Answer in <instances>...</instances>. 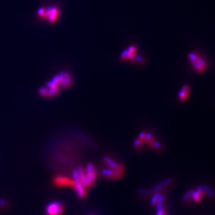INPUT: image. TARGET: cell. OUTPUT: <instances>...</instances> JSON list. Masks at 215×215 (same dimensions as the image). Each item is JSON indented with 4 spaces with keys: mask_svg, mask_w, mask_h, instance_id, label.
I'll return each instance as SVG.
<instances>
[{
    "mask_svg": "<svg viewBox=\"0 0 215 215\" xmlns=\"http://www.w3.org/2000/svg\"><path fill=\"white\" fill-rule=\"evenodd\" d=\"M59 15V9L54 6H49L46 8L43 7L38 10L39 17L46 19L50 23L56 22L58 19Z\"/></svg>",
    "mask_w": 215,
    "mask_h": 215,
    "instance_id": "cell-1",
    "label": "cell"
},
{
    "mask_svg": "<svg viewBox=\"0 0 215 215\" xmlns=\"http://www.w3.org/2000/svg\"><path fill=\"white\" fill-rule=\"evenodd\" d=\"M188 57L192 66L196 71L200 72L205 70L206 68V62L202 58L192 52L188 54Z\"/></svg>",
    "mask_w": 215,
    "mask_h": 215,
    "instance_id": "cell-2",
    "label": "cell"
},
{
    "mask_svg": "<svg viewBox=\"0 0 215 215\" xmlns=\"http://www.w3.org/2000/svg\"><path fill=\"white\" fill-rule=\"evenodd\" d=\"M64 211V207L59 203H52L47 207V215H61Z\"/></svg>",
    "mask_w": 215,
    "mask_h": 215,
    "instance_id": "cell-3",
    "label": "cell"
},
{
    "mask_svg": "<svg viewBox=\"0 0 215 215\" xmlns=\"http://www.w3.org/2000/svg\"><path fill=\"white\" fill-rule=\"evenodd\" d=\"M86 171L87 173H86V175L87 179L88 186H90L94 183L96 179L95 170L93 165L92 164H88L87 167Z\"/></svg>",
    "mask_w": 215,
    "mask_h": 215,
    "instance_id": "cell-4",
    "label": "cell"
},
{
    "mask_svg": "<svg viewBox=\"0 0 215 215\" xmlns=\"http://www.w3.org/2000/svg\"><path fill=\"white\" fill-rule=\"evenodd\" d=\"M136 47L134 46H130L127 50H125L121 54V59L123 60L132 59L135 58Z\"/></svg>",
    "mask_w": 215,
    "mask_h": 215,
    "instance_id": "cell-5",
    "label": "cell"
},
{
    "mask_svg": "<svg viewBox=\"0 0 215 215\" xmlns=\"http://www.w3.org/2000/svg\"><path fill=\"white\" fill-rule=\"evenodd\" d=\"M54 182L58 185H70L75 187V181H72L68 178L64 177H58L54 180Z\"/></svg>",
    "mask_w": 215,
    "mask_h": 215,
    "instance_id": "cell-6",
    "label": "cell"
},
{
    "mask_svg": "<svg viewBox=\"0 0 215 215\" xmlns=\"http://www.w3.org/2000/svg\"><path fill=\"white\" fill-rule=\"evenodd\" d=\"M190 89L188 86H184L179 94V98L181 100H185L188 98L190 94Z\"/></svg>",
    "mask_w": 215,
    "mask_h": 215,
    "instance_id": "cell-7",
    "label": "cell"
},
{
    "mask_svg": "<svg viewBox=\"0 0 215 215\" xmlns=\"http://www.w3.org/2000/svg\"><path fill=\"white\" fill-rule=\"evenodd\" d=\"M203 196V190L201 189L200 188H198L195 192H194L190 194V196H192V199L196 201V202H198L202 198Z\"/></svg>",
    "mask_w": 215,
    "mask_h": 215,
    "instance_id": "cell-8",
    "label": "cell"
}]
</instances>
